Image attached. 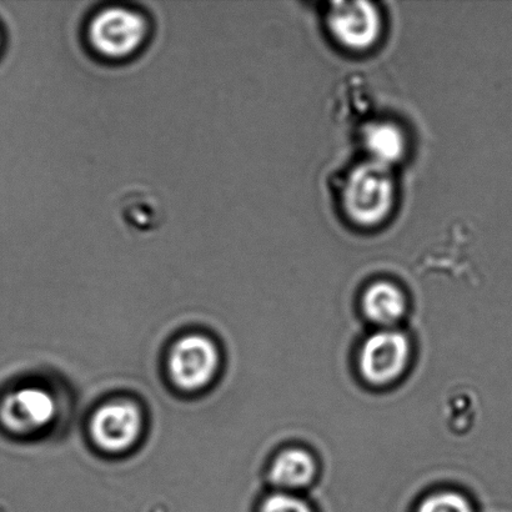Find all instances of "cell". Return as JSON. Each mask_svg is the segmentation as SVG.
Wrapping results in <instances>:
<instances>
[{
    "instance_id": "obj_2",
    "label": "cell",
    "mask_w": 512,
    "mask_h": 512,
    "mask_svg": "<svg viewBox=\"0 0 512 512\" xmlns=\"http://www.w3.org/2000/svg\"><path fill=\"white\" fill-rule=\"evenodd\" d=\"M149 34L147 18L138 10L113 5L90 20L87 37L100 57L123 60L137 53Z\"/></svg>"
},
{
    "instance_id": "obj_5",
    "label": "cell",
    "mask_w": 512,
    "mask_h": 512,
    "mask_svg": "<svg viewBox=\"0 0 512 512\" xmlns=\"http://www.w3.org/2000/svg\"><path fill=\"white\" fill-rule=\"evenodd\" d=\"M142 411L128 400H115L95 411L90 420V435L98 448L122 453L132 448L142 433Z\"/></svg>"
},
{
    "instance_id": "obj_4",
    "label": "cell",
    "mask_w": 512,
    "mask_h": 512,
    "mask_svg": "<svg viewBox=\"0 0 512 512\" xmlns=\"http://www.w3.org/2000/svg\"><path fill=\"white\" fill-rule=\"evenodd\" d=\"M331 35L344 48L366 50L374 47L383 30V19L375 4L366 0L334 2L326 13Z\"/></svg>"
},
{
    "instance_id": "obj_3",
    "label": "cell",
    "mask_w": 512,
    "mask_h": 512,
    "mask_svg": "<svg viewBox=\"0 0 512 512\" xmlns=\"http://www.w3.org/2000/svg\"><path fill=\"white\" fill-rule=\"evenodd\" d=\"M219 364V350L214 341L204 335L192 334L174 344L168 369L175 386L185 391H197L212 383Z\"/></svg>"
},
{
    "instance_id": "obj_12",
    "label": "cell",
    "mask_w": 512,
    "mask_h": 512,
    "mask_svg": "<svg viewBox=\"0 0 512 512\" xmlns=\"http://www.w3.org/2000/svg\"><path fill=\"white\" fill-rule=\"evenodd\" d=\"M260 512H313L303 500L289 494L269 496L261 506Z\"/></svg>"
},
{
    "instance_id": "obj_6",
    "label": "cell",
    "mask_w": 512,
    "mask_h": 512,
    "mask_svg": "<svg viewBox=\"0 0 512 512\" xmlns=\"http://www.w3.org/2000/svg\"><path fill=\"white\" fill-rule=\"evenodd\" d=\"M409 356V340L403 333L391 329L379 331L371 335L361 349V374L371 384H389L403 374Z\"/></svg>"
},
{
    "instance_id": "obj_9",
    "label": "cell",
    "mask_w": 512,
    "mask_h": 512,
    "mask_svg": "<svg viewBox=\"0 0 512 512\" xmlns=\"http://www.w3.org/2000/svg\"><path fill=\"white\" fill-rule=\"evenodd\" d=\"M315 470V461L308 451L290 449L275 459L270 480L281 490L301 489L313 481Z\"/></svg>"
},
{
    "instance_id": "obj_11",
    "label": "cell",
    "mask_w": 512,
    "mask_h": 512,
    "mask_svg": "<svg viewBox=\"0 0 512 512\" xmlns=\"http://www.w3.org/2000/svg\"><path fill=\"white\" fill-rule=\"evenodd\" d=\"M418 512H473V508L464 496L456 493H441L426 499Z\"/></svg>"
},
{
    "instance_id": "obj_13",
    "label": "cell",
    "mask_w": 512,
    "mask_h": 512,
    "mask_svg": "<svg viewBox=\"0 0 512 512\" xmlns=\"http://www.w3.org/2000/svg\"><path fill=\"white\" fill-rule=\"evenodd\" d=\"M0 43H2V39H0Z\"/></svg>"
},
{
    "instance_id": "obj_1",
    "label": "cell",
    "mask_w": 512,
    "mask_h": 512,
    "mask_svg": "<svg viewBox=\"0 0 512 512\" xmlns=\"http://www.w3.org/2000/svg\"><path fill=\"white\" fill-rule=\"evenodd\" d=\"M344 212L360 227H376L394 207L395 182L388 165L369 160L351 170L343 188Z\"/></svg>"
},
{
    "instance_id": "obj_10",
    "label": "cell",
    "mask_w": 512,
    "mask_h": 512,
    "mask_svg": "<svg viewBox=\"0 0 512 512\" xmlns=\"http://www.w3.org/2000/svg\"><path fill=\"white\" fill-rule=\"evenodd\" d=\"M363 142L370 154V160L388 165L403 157L406 142L398 125L390 122H375L366 125Z\"/></svg>"
},
{
    "instance_id": "obj_8",
    "label": "cell",
    "mask_w": 512,
    "mask_h": 512,
    "mask_svg": "<svg viewBox=\"0 0 512 512\" xmlns=\"http://www.w3.org/2000/svg\"><path fill=\"white\" fill-rule=\"evenodd\" d=\"M363 309L375 324L390 326L403 318L406 309L405 296L398 286L379 281L365 291Z\"/></svg>"
},
{
    "instance_id": "obj_7",
    "label": "cell",
    "mask_w": 512,
    "mask_h": 512,
    "mask_svg": "<svg viewBox=\"0 0 512 512\" xmlns=\"http://www.w3.org/2000/svg\"><path fill=\"white\" fill-rule=\"evenodd\" d=\"M3 424L14 433L43 430L57 415V401L48 390L28 386L9 394L2 404Z\"/></svg>"
}]
</instances>
